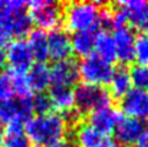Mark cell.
Wrapping results in <instances>:
<instances>
[{"label":"cell","mask_w":148,"mask_h":147,"mask_svg":"<svg viewBox=\"0 0 148 147\" xmlns=\"http://www.w3.org/2000/svg\"><path fill=\"white\" fill-rule=\"evenodd\" d=\"M5 59L9 63L10 70L27 72L33 65V56L27 42L23 39H15L8 44Z\"/></svg>","instance_id":"cell-9"},{"label":"cell","mask_w":148,"mask_h":147,"mask_svg":"<svg viewBox=\"0 0 148 147\" xmlns=\"http://www.w3.org/2000/svg\"><path fill=\"white\" fill-rule=\"evenodd\" d=\"M113 39L116 48V59L121 64L127 65L135 60V39L136 37L127 26L114 30Z\"/></svg>","instance_id":"cell-11"},{"label":"cell","mask_w":148,"mask_h":147,"mask_svg":"<svg viewBox=\"0 0 148 147\" xmlns=\"http://www.w3.org/2000/svg\"><path fill=\"white\" fill-rule=\"evenodd\" d=\"M123 118V115L118 109L112 106H105L96 109L89 115V125L96 128L98 131L105 135H110L115 130L116 125Z\"/></svg>","instance_id":"cell-14"},{"label":"cell","mask_w":148,"mask_h":147,"mask_svg":"<svg viewBox=\"0 0 148 147\" xmlns=\"http://www.w3.org/2000/svg\"><path fill=\"white\" fill-rule=\"evenodd\" d=\"M48 52L49 58L56 63L70 59V55L72 53L71 37L65 30L56 28L50 31V33L48 34Z\"/></svg>","instance_id":"cell-13"},{"label":"cell","mask_w":148,"mask_h":147,"mask_svg":"<svg viewBox=\"0 0 148 147\" xmlns=\"http://www.w3.org/2000/svg\"><path fill=\"white\" fill-rule=\"evenodd\" d=\"M114 131L115 139L120 145L131 147L142 140V137L148 133V128L142 120L127 117L121 118Z\"/></svg>","instance_id":"cell-8"},{"label":"cell","mask_w":148,"mask_h":147,"mask_svg":"<svg viewBox=\"0 0 148 147\" xmlns=\"http://www.w3.org/2000/svg\"><path fill=\"white\" fill-rule=\"evenodd\" d=\"M121 109L129 118L145 120L148 119V91L131 88L121 98Z\"/></svg>","instance_id":"cell-10"},{"label":"cell","mask_w":148,"mask_h":147,"mask_svg":"<svg viewBox=\"0 0 148 147\" xmlns=\"http://www.w3.org/2000/svg\"><path fill=\"white\" fill-rule=\"evenodd\" d=\"M50 147H77V145L73 142V141H61V142H59L58 145H54V146H50Z\"/></svg>","instance_id":"cell-32"},{"label":"cell","mask_w":148,"mask_h":147,"mask_svg":"<svg viewBox=\"0 0 148 147\" xmlns=\"http://www.w3.org/2000/svg\"><path fill=\"white\" fill-rule=\"evenodd\" d=\"M3 142H4V134H3V131L0 130V147H3Z\"/></svg>","instance_id":"cell-35"},{"label":"cell","mask_w":148,"mask_h":147,"mask_svg":"<svg viewBox=\"0 0 148 147\" xmlns=\"http://www.w3.org/2000/svg\"><path fill=\"white\" fill-rule=\"evenodd\" d=\"M5 61H6V59H5V52L3 49H0V69H3V66L5 65Z\"/></svg>","instance_id":"cell-34"},{"label":"cell","mask_w":148,"mask_h":147,"mask_svg":"<svg viewBox=\"0 0 148 147\" xmlns=\"http://www.w3.org/2000/svg\"><path fill=\"white\" fill-rule=\"evenodd\" d=\"M77 147H113L115 144L110 135L98 131L89 124H81L76 130Z\"/></svg>","instance_id":"cell-15"},{"label":"cell","mask_w":148,"mask_h":147,"mask_svg":"<svg viewBox=\"0 0 148 147\" xmlns=\"http://www.w3.org/2000/svg\"><path fill=\"white\" fill-rule=\"evenodd\" d=\"M16 119L14 99L10 101H0V126L8 125Z\"/></svg>","instance_id":"cell-27"},{"label":"cell","mask_w":148,"mask_h":147,"mask_svg":"<svg viewBox=\"0 0 148 147\" xmlns=\"http://www.w3.org/2000/svg\"><path fill=\"white\" fill-rule=\"evenodd\" d=\"M78 78V67L72 59L58 61L50 69V85L72 88Z\"/></svg>","instance_id":"cell-12"},{"label":"cell","mask_w":148,"mask_h":147,"mask_svg":"<svg viewBox=\"0 0 148 147\" xmlns=\"http://www.w3.org/2000/svg\"><path fill=\"white\" fill-rule=\"evenodd\" d=\"M138 147H148V133L142 137V140L138 142Z\"/></svg>","instance_id":"cell-33"},{"label":"cell","mask_w":148,"mask_h":147,"mask_svg":"<svg viewBox=\"0 0 148 147\" xmlns=\"http://www.w3.org/2000/svg\"><path fill=\"white\" fill-rule=\"evenodd\" d=\"M27 44L31 49L33 59L37 63H44L49 58L48 52V34L43 30H33L28 33Z\"/></svg>","instance_id":"cell-17"},{"label":"cell","mask_w":148,"mask_h":147,"mask_svg":"<svg viewBox=\"0 0 148 147\" xmlns=\"http://www.w3.org/2000/svg\"><path fill=\"white\" fill-rule=\"evenodd\" d=\"M33 103V110L38 113V115L48 114L53 109V103L50 101L49 96L47 93H37L34 98H32Z\"/></svg>","instance_id":"cell-28"},{"label":"cell","mask_w":148,"mask_h":147,"mask_svg":"<svg viewBox=\"0 0 148 147\" xmlns=\"http://www.w3.org/2000/svg\"><path fill=\"white\" fill-rule=\"evenodd\" d=\"M66 124L60 114L48 113L32 117L25 123V134L38 147H50L64 141L66 135Z\"/></svg>","instance_id":"cell-1"},{"label":"cell","mask_w":148,"mask_h":147,"mask_svg":"<svg viewBox=\"0 0 148 147\" xmlns=\"http://www.w3.org/2000/svg\"><path fill=\"white\" fill-rule=\"evenodd\" d=\"M49 98L53 103V108H56L62 112L73 108V90L71 87L50 85Z\"/></svg>","instance_id":"cell-22"},{"label":"cell","mask_w":148,"mask_h":147,"mask_svg":"<svg viewBox=\"0 0 148 147\" xmlns=\"http://www.w3.org/2000/svg\"><path fill=\"white\" fill-rule=\"evenodd\" d=\"M129 72L131 85H134L135 88H138V90L148 91V66L135 65L131 67Z\"/></svg>","instance_id":"cell-25"},{"label":"cell","mask_w":148,"mask_h":147,"mask_svg":"<svg viewBox=\"0 0 148 147\" xmlns=\"http://www.w3.org/2000/svg\"><path fill=\"white\" fill-rule=\"evenodd\" d=\"M113 147H119V146H116V145H114V146H113Z\"/></svg>","instance_id":"cell-36"},{"label":"cell","mask_w":148,"mask_h":147,"mask_svg":"<svg viewBox=\"0 0 148 147\" xmlns=\"http://www.w3.org/2000/svg\"><path fill=\"white\" fill-rule=\"evenodd\" d=\"M109 83H110V92H109L110 94H113L118 99L125 97L132 86L129 70L124 66L114 69Z\"/></svg>","instance_id":"cell-20"},{"label":"cell","mask_w":148,"mask_h":147,"mask_svg":"<svg viewBox=\"0 0 148 147\" xmlns=\"http://www.w3.org/2000/svg\"><path fill=\"white\" fill-rule=\"evenodd\" d=\"M78 76L83 80V83L94 86H103L109 83L112 78L114 67L108 61L103 60L96 54L84 56L77 64Z\"/></svg>","instance_id":"cell-6"},{"label":"cell","mask_w":148,"mask_h":147,"mask_svg":"<svg viewBox=\"0 0 148 147\" xmlns=\"http://www.w3.org/2000/svg\"><path fill=\"white\" fill-rule=\"evenodd\" d=\"M31 91L43 93L50 86V67L45 63H36L27 72Z\"/></svg>","instance_id":"cell-16"},{"label":"cell","mask_w":148,"mask_h":147,"mask_svg":"<svg viewBox=\"0 0 148 147\" xmlns=\"http://www.w3.org/2000/svg\"><path fill=\"white\" fill-rule=\"evenodd\" d=\"M8 75L10 76V80H11L15 94H17L18 97H29L31 96L32 91H31L28 81H27V72L9 70Z\"/></svg>","instance_id":"cell-23"},{"label":"cell","mask_w":148,"mask_h":147,"mask_svg":"<svg viewBox=\"0 0 148 147\" xmlns=\"http://www.w3.org/2000/svg\"><path fill=\"white\" fill-rule=\"evenodd\" d=\"M14 87L8 74L0 75V101H10L14 97Z\"/></svg>","instance_id":"cell-29"},{"label":"cell","mask_w":148,"mask_h":147,"mask_svg":"<svg viewBox=\"0 0 148 147\" xmlns=\"http://www.w3.org/2000/svg\"><path fill=\"white\" fill-rule=\"evenodd\" d=\"M61 117H62V119H64L66 126L67 125L71 126V125H77L78 124L80 118H81V113L77 112L75 108H72V109H69V110H66V112H64V114H62Z\"/></svg>","instance_id":"cell-30"},{"label":"cell","mask_w":148,"mask_h":147,"mask_svg":"<svg viewBox=\"0 0 148 147\" xmlns=\"http://www.w3.org/2000/svg\"><path fill=\"white\" fill-rule=\"evenodd\" d=\"M131 147H138V146H131Z\"/></svg>","instance_id":"cell-37"},{"label":"cell","mask_w":148,"mask_h":147,"mask_svg":"<svg viewBox=\"0 0 148 147\" xmlns=\"http://www.w3.org/2000/svg\"><path fill=\"white\" fill-rule=\"evenodd\" d=\"M102 5V3L93 1H76L67 4L64 9L66 27L73 32L96 31Z\"/></svg>","instance_id":"cell-3"},{"label":"cell","mask_w":148,"mask_h":147,"mask_svg":"<svg viewBox=\"0 0 148 147\" xmlns=\"http://www.w3.org/2000/svg\"><path fill=\"white\" fill-rule=\"evenodd\" d=\"M96 31H81L75 32L71 37V48L77 55L82 58L93 54L94 41H96Z\"/></svg>","instance_id":"cell-19"},{"label":"cell","mask_w":148,"mask_h":147,"mask_svg":"<svg viewBox=\"0 0 148 147\" xmlns=\"http://www.w3.org/2000/svg\"><path fill=\"white\" fill-rule=\"evenodd\" d=\"M3 147H32V144L25 134L23 124L14 120L6 125Z\"/></svg>","instance_id":"cell-18"},{"label":"cell","mask_w":148,"mask_h":147,"mask_svg":"<svg viewBox=\"0 0 148 147\" xmlns=\"http://www.w3.org/2000/svg\"><path fill=\"white\" fill-rule=\"evenodd\" d=\"M10 39H11V37L8 33V31L0 25V49H1L4 45H8L10 43Z\"/></svg>","instance_id":"cell-31"},{"label":"cell","mask_w":148,"mask_h":147,"mask_svg":"<svg viewBox=\"0 0 148 147\" xmlns=\"http://www.w3.org/2000/svg\"><path fill=\"white\" fill-rule=\"evenodd\" d=\"M116 10L124 15L126 25L141 32L148 34V1L145 0H127L116 4Z\"/></svg>","instance_id":"cell-7"},{"label":"cell","mask_w":148,"mask_h":147,"mask_svg":"<svg viewBox=\"0 0 148 147\" xmlns=\"http://www.w3.org/2000/svg\"><path fill=\"white\" fill-rule=\"evenodd\" d=\"M28 14L32 22L39 30H56L64 21V8L58 1L53 0H34L27 3Z\"/></svg>","instance_id":"cell-4"},{"label":"cell","mask_w":148,"mask_h":147,"mask_svg":"<svg viewBox=\"0 0 148 147\" xmlns=\"http://www.w3.org/2000/svg\"><path fill=\"white\" fill-rule=\"evenodd\" d=\"M15 110H16V122L26 123L27 120L32 118L33 114V103L32 97H18L17 99H14Z\"/></svg>","instance_id":"cell-24"},{"label":"cell","mask_w":148,"mask_h":147,"mask_svg":"<svg viewBox=\"0 0 148 147\" xmlns=\"http://www.w3.org/2000/svg\"><path fill=\"white\" fill-rule=\"evenodd\" d=\"M94 50H96V55L102 58L103 60L110 63V64L114 60H116V48L113 36L108 33L107 31H99L96 34Z\"/></svg>","instance_id":"cell-21"},{"label":"cell","mask_w":148,"mask_h":147,"mask_svg":"<svg viewBox=\"0 0 148 147\" xmlns=\"http://www.w3.org/2000/svg\"><path fill=\"white\" fill-rule=\"evenodd\" d=\"M135 60L138 65L148 66V34H140L135 39Z\"/></svg>","instance_id":"cell-26"},{"label":"cell","mask_w":148,"mask_h":147,"mask_svg":"<svg viewBox=\"0 0 148 147\" xmlns=\"http://www.w3.org/2000/svg\"><path fill=\"white\" fill-rule=\"evenodd\" d=\"M0 25L8 31L10 37L21 39L32 30V20L27 10V3L21 0L4 1L0 8Z\"/></svg>","instance_id":"cell-2"},{"label":"cell","mask_w":148,"mask_h":147,"mask_svg":"<svg viewBox=\"0 0 148 147\" xmlns=\"http://www.w3.org/2000/svg\"><path fill=\"white\" fill-rule=\"evenodd\" d=\"M112 94L103 86L80 83L73 90V106L81 114L92 113L98 108L110 106Z\"/></svg>","instance_id":"cell-5"}]
</instances>
